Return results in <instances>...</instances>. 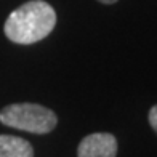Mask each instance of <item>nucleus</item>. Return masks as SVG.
Listing matches in <instances>:
<instances>
[{
  "mask_svg": "<svg viewBox=\"0 0 157 157\" xmlns=\"http://www.w3.org/2000/svg\"><path fill=\"white\" fill-rule=\"evenodd\" d=\"M0 122L16 130L29 132L35 135H45L55 130L58 124L56 114L42 104L16 103L0 111Z\"/></svg>",
  "mask_w": 157,
  "mask_h": 157,
  "instance_id": "obj_2",
  "label": "nucleus"
},
{
  "mask_svg": "<svg viewBox=\"0 0 157 157\" xmlns=\"http://www.w3.org/2000/svg\"><path fill=\"white\" fill-rule=\"evenodd\" d=\"M56 26V11L44 0L26 2L6 18L3 31L13 44L31 45L52 34Z\"/></svg>",
  "mask_w": 157,
  "mask_h": 157,
  "instance_id": "obj_1",
  "label": "nucleus"
},
{
  "mask_svg": "<svg viewBox=\"0 0 157 157\" xmlns=\"http://www.w3.org/2000/svg\"><path fill=\"white\" fill-rule=\"evenodd\" d=\"M77 157H117V140L111 133H91L80 141Z\"/></svg>",
  "mask_w": 157,
  "mask_h": 157,
  "instance_id": "obj_3",
  "label": "nucleus"
},
{
  "mask_svg": "<svg viewBox=\"0 0 157 157\" xmlns=\"http://www.w3.org/2000/svg\"><path fill=\"white\" fill-rule=\"evenodd\" d=\"M0 157H34V147L24 138L0 135Z\"/></svg>",
  "mask_w": 157,
  "mask_h": 157,
  "instance_id": "obj_4",
  "label": "nucleus"
},
{
  "mask_svg": "<svg viewBox=\"0 0 157 157\" xmlns=\"http://www.w3.org/2000/svg\"><path fill=\"white\" fill-rule=\"evenodd\" d=\"M149 124L154 128V132L157 133V104L152 106L151 111H149Z\"/></svg>",
  "mask_w": 157,
  "mask_h": 157,
  "instance_id": "obj_5",
  "label": "nucleus"
},
{
  "mask_svg": "<svg viewBox=\"0 0 157 157\" xmlns=\"http://www.w3.org/2000/svg\"><path fill=\"white\" fill-rule=\"evenodd\" d=\"M98 2H101V3H104V5H112V3H116L117 0H98Z\"/></svg>",
  "mask_w": 157,
  "mask_h": 157,
  "instance_id": "obj_6",
  "label": "nucleus"
}]
</instances>
